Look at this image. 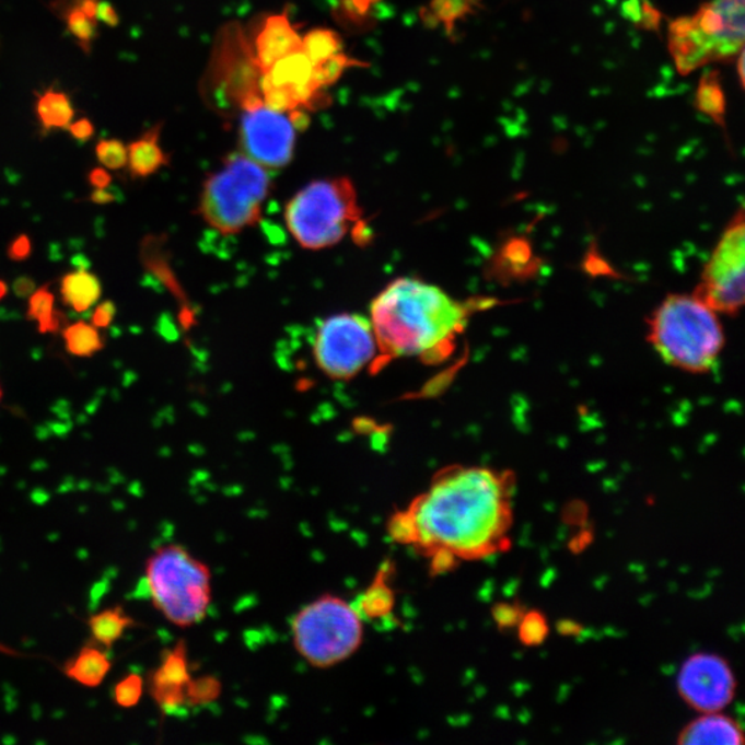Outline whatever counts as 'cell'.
<instances>
[{"label":"cell","instance_id":"37","mask_svg":"<svg viewBox=\"0 0 745 745\" xmlns=\"http://www.w3.org/2000/svg\"><path fill=\"white\" fill-rule=\"evenodd\" d=\"M68 130L77 140H89L94 135L93 125L88 119L72 120V124L68 126Z\"/></svg>","mask_w":745,"mask_h":745},{"label":"cell","instance_id":"27","mask_svg":"<svg viewBox=\"0 0 745 745\" xmlns=\"http://www.w3.org/2000/svg\"><path fill=\"white\" fill-rule=\"evenodd\" d=\"M479 4V0H432L427 20L445 25L447 34H452L457 21L473 14Z\"/></svg>","mask_w":745,"mask_h":745},{"label":"cell","instance_id":"28","mask_svg":"<svg viewBox=\"0 0 745 745\" xmlns=\"http://www.w3.org/2000/svg\"><path fill=\"white\" fill-rule=\"evenodd\" d=\"M303 49L315 66H318L341 53V42L333 31L314 30L303 36Z\"/></svg>","mask_w":745,"mask_h":745},{"label":"cell","instance_id":"38","mask_svg":"<svg viewBox=\"0 0 745 745\" xmlns=\"http://www.w3.org/2000/svg\"><path fill=\"white\" fill-rule=\"evenodd\" d=\"M621 14L633 25H638L642 18V0H626L621 7Z\"/></svg>","mask_w":745,"mask_h":745},{"label":"cell","instance_id":"16","mask_svg":"<svg viewBox=\"0 0 745 745\" xmlns=\"http://www.w3.org/2000/svg\"><path fill=\"white\" fill-rule=\"evenodd\" d=\"M301 45H303V38L290 23L288 15L275 14L264 21L252 50L258 68L264 72L275 61L300 49Z\"/></svg>","mask_w":745,"mask_h":745},{"label":"cell","instance_id":"32","mask_svg":"<svg viewBox=\"0 0 745 745\" xmlns=\"http://www.w3.org/2000/svg\"><path fill=\"white\" fill-rule=\"evenodd\" d=\"M221 691V686L219 680L214 678H194L189 680L187 695H185V701L187 706L199 707L208 705L219 697Z\"/></svg>","mask_w":745,"mask_h":745},{"label":"cell","instance_id":"30","mask_svg":"<svg viewBox=\"0 0 745 745\" xmlns=\"http://www.w3.org/2000/svg\"><path fill=\"white\" fill-rule=\"evenodd\" d=\"M96 156L105 171L116 172L128 167V145L124 141L116 139L100 140L96 147Z\"/></svg>","mask_w":745,"mask_h":745},{"label":"cell","instance_id":"22","mask_svg":"<svg viewBox=\"0 0 745 745\" xmlns=\"http://www.w3.org/2000/svg\"><path fill=\"white\" fill-rule=\"evenodd\" d=\"M389 572L391 568L384 564L372 584L359 596L357 604H353L363 618L379 620V618H385L393 613L395 594L393 586L388 583Z\"/></svg>","mask_w":745,"mask_h":745},{"label":"cell","instance_id":"4","mask_svg":"<svg viewBox=\"0 0 745 745\" xmlns=\"http://www.w3.org/2000/svg\"><path fill=\"white\" fill-rule=\"evenodd\" d=\"M144 579L153 607L178 628H191L208 616L213 575L205 562L178 544L156 548L147 559Z\"/></svg>","mask_w":745,"mask_h":745},{"label":"cell","instance_id":"1","mask_svg":"<svg viewBox=\"0 0 745 745\" xmlns=\"http://www.w3.org/2000/svg\"><path fill=\"white\" fill-rule=\"evenodd\" d=\"M515 474L484 465H449L387 522L391 540L414 548L432 574L509 551Z\"/></svg>","mask_w":745,"mask_h":745},{"label":"cell","instance_id":"6","mask_svg":"<svg viewBox=\"0 0 745 745\" xmlns=\"http://www.w3.org/2000/svg\"><path fill=\"white\" fill-rule=\"evenodd\" d=\"M271 187L268 168L242 152L232 153L219 171L206 178L198 213L220 234H241L260 223Z\"/></svg>","mask_w":745,"mask_h":745},{"label":"cell","instance_id":"3","mask_svg":"<svg viewBox=\"0 0 745 745\" xmlns=\"http://www.w3.org/2000/svg\"><path fill=\"white\" fill-rule=\"evenodd\" d=\"M648 341L671 368L711 372L725 347L720 314L691 294H668L648 319Z\"/></svg>","mask_w":745,"mask_h":745},{"label":"cell","instance_id":"18","mask_svg":"<svg viewBox=\"0 0 745 745\" xmlns=\"http://www.w3.org/2000/svg\"><path fill=\"white\" fill-rule=\"evenodd\" d=\"M110 670H113V662L105 652V648L93 642L82 647L75 656L68 660L62 667V673L78 685L94 689L103 684Z\"/></svg>","mask_w":745,"mask_h":745},{"label":"cell","instance_id":"12","mask_svg":"<svg viewBox=\"0 0 745 745\" xmlns=\"http://www.w3.org/2000/svg\"><path fill=\"white\" fill-rule=\"evenodd\" d=\"M676 689L691 710L718 712L733 701L737 680L725 659L713 653H697L682 664Z\"/></svg>","mask_w":745,"mask_h":745},{"label":"cell","instance_id":"39","mask_svg":"<svg viewBox=\"0 0 745 745\" xmlns=\"http://www.w3.org/2000/svg\"><path fill=\"white\" fill-rule=\"evenodd\" d=\"M115 306L110 303H104L97 306L96 314H94L93 325L96 327H104L110 324L114 319Z\"/></svg>","mask_w":745,"mask_h":745},{"label":"cell","instance_id":"43","mask_svg":"<svg viewBox=\"0 0 745 745\" xmlns=\"http://www.w3.org/2000/svg\"><path fill=\"white\" fill-rule=\"evenodd\" d=\"M738 3L745 4V0H737Z\"/></svg>","mask_w":745,"mask_h":745},{"label":"cell","instance_id":"29","mask_svg":"<svg viewBox=\"0 0 745 745\" xmlns=\"http://www.w3.org/2000/svg\"><path fill=\"white\" fill-rule=\"evenodd\" d=\"M517 637L525 647H540L548 638L547 617L542 612L525 610L516 626Z\"/></svg>","mask_w":745,"mask_h":745},{"label":"cell","instance_id":"24","mask_svg":"<svg viewBox=\"0 0 745 745\" xmlns=\"http://www.w3.org/2000/svg\"><path fill=\"white\" fill-rule=\"evenodd\" d=\"M695 107L726 131V96L720 72L712 70L702 73L696 90Z\"/></svg>","mask_w":745,"mask_h":745},{"label":"cell","instance_id":"36","mask_svg":"<svg viewBox=\"0 0 745 745\" xmlns=\"http://www.w3.org/2000/svg\"><path fill=\"white\" fill-rule=\"evenodd\" d=\"M97 19L100 23L107 24L110 28L119 24V15L113 4L102 0L98 4Z\"/></svg>","mask_w":745,"mask_h":745},{"label":"cell","instance_id":"21","mask_svg":"<svg viewBox=\"0 0 745 745\" xmlns=\"http://www.w3.org/2000/svg\"><path fill=\"white\" fill-rule=\"evenodd\" d=\"M51 10L65 21L68 33L84 53L92 50L93 40L98 35V21L88 14L79 0H56Z\"/></svg>","mask_w":745,"mask_h":745},{"label":"cell","instance_id":"14","mask_svg":"<svg viewBox=\"0 0 745 745\" xmlns=\"http://www.w3.org/2000/svg\"><path fill=\"white\" fill-rule=\"evenodd\" d=\"M191 679L187 644L182 641L163 654L160 667L148 679V690L162 712L173 713L187 706L185 695Z\"/></svg>","mask_w":745,"mask_h":745},{"label":"cell","instance_id":"44","mask_svg":"<svg viewBox=\"0 0 745 745\" xmlns=\"http://www.w3.org/2000/svg\"><path fill=\"white\" fill-rule=\"evenodd\" d=\"M0 400H2V388H0Z\"/></svg>","mask_w":745,"mask_h":745},{"label":"cell","instance_id":"34","mask_svg":"<svg viewBox=\"0 0 745 745\" xmlns=\"http://www.w3.org/2000/svg\"><path fill=\"white\" fill-rule=\"evenodd\" d=\"M53 299L49 293L40 292L31 300V316L42 326L51 324Z\"/></svg>","mask_w":745,"mask_h":745},{"label":"cell","instance_id":"25","mask_svg":"<svg viewBox=\"0 0 745 745\" xmlns=\"http://www.w3.org/2000/svg\"><path fill=\"white\" fill-rule=\"evenodd\" d=\"M40 128L45 131L68 129L75 118V109L68 94L58 92L56 89H47L38 97L35 105Z\"/></svg>","mask_w":745,"mask_h":745},{"label":"cell","instance_id":"42","mask_svg":"<svg viewBox=\"0 0 745 745\" xmlns=\"http://www.w3.org/2000/svg\"><path fill=\"white\" fill-rule=\"evenodd\" d=\"M737 61V73H738V79H740V86L744 89L745 84V77H744V49L738 53V56L736 57Z\"/></svg>","mask_w":745,"mask_h":745},{"label":"cell","instance_id":"10","mask_svg":"<svg viewBox=\"0 0 745 745\" xmlns=\"http://www.w3.org/2000/svg\"><path fill=\"white\" fill-rule=\"evenodd\" d=\"M305 115L278 113L266 104L240 114V152L269 172L279 171L292 161L298 129Z\"/></svg>","mask_w":745,"mask_h":745},{"label":"cell","instance_id":"26","mask_svg":"<svg viewBox=\"0 0 745 745\" xmlns=\"http://www.w3.org/2000/svg\"><path fill=\"white\" fill-rule=\"evenodd\" d=\"M67 351L79 358H90L103 350L104 342L98 327L77 322L65 330Z\"/></svg>","mask_w":745,"mask_h":745},{"label":"cell","instance_id":"17","mask_svg":"<svg viewBox=\"0 0 745 745\" xmlns=\"http://www.w3.org/2000/svg\"><path fill=\"white\" fill-rule=\"evenodd\" d=\"M678 744L742 745L744 732L740 723L723 711L706 712L682 729Z\"/></svg>","mask_w":745,"mask_h":745},{"label":"cell","instance_id":"9","mask_svg":"<svg viewBox=\"0 0 745 745\" xmlns=\"http://www.w3.org/2000/svg\"><path fill=\"white\" fill-rule=\"evenodd\" d=\"M744 211L740 208L708 258L695 294L720 315H736L744 305Z\"/></svg>","mask_w":745,"mask_h":745},{"label":"cell","instance_id":"40","mask_svg":"<svg viewBox=\"0 0 745 745\" xmlns=\"http://www.w3.org/2000/svg\"><path fill=\"white\" fill-rule=\"evenodd\" d=\"M90 183H92L93 187L96 189H107L110 183L108 171H105L104 167L93 171L92 174H90Z\"/></svg>","mask_w":745,"mask_h":745},{"label":"cell","instance_id":"15","mask_svg":"<svg viewBox=\"0 0 745 745\" xmlns=\"http://www.w3.org/2000/svg\"><path fill=\"white\" fill-rule=\"evenodd\" d=\"M668 49L676 70L684 77L712 62L715 56V46L696 28L691 18L671 21Z\"/></svg>","mask_w":745,"mask_h":745},{"label":"cell","instance_id":"19","mask_svg":"<svg viewBox=\"0 0 745 745\" xmlns=\"http://www.w3.org/2000/svg\"><path fill=\"white\" fill-rule=\"evenodd\" d=\"M162 125L153 126L139 139L128 145V171L131 177L147 178L161 171L168 163V156L161 147Z\"/></svg>","mask_w":745,"mask_h":745},{"label":"cell","instance_id":"41","mask_svg":"<svg viewBox=\"0 0 745 745\" xmlns=\"http://www.w3.org/2000/svg\"><path fill=\"white\" fill-rule=\"evenodd\" d=\"M93 202H96L98 205H104L108 202H113L114 197L110 195L107 189H96V191L93 193Z\"/></svg>","mask_w":745,"mask_h":745},{"label":"cell","instance_id":"23","mask_svg":"<svg viewBox=\"0 0 745 745\" xmlns=\"http://www.w3.org/2000/svg\"><path fill=\"white\" fill-rule=\"evenodd\" d=\"M61 298L70 309L84 313L102 298V283L93 273L79 269L62 278Z\"/></svg>","mask_w":745,"mask_h":745},{"label":"cell","instance_id":"8","mask_svg":"<svg viewBox=\"0 0 745 745\" xmlns=\"http://www.w3.org/2000/svg\"><path fill=\"white\" fill-rule=\"evenodd\" d=\"M376 336L366 316L338 314L325 319L315 333L314 358L321 372L348 382L376 361Z\"/></svg>","mask_w":745,"mask_h":745},{"label":"cell","instance_id":"11","mask_svg":"<svg viewBox=\"0 0 745 745\" xmlns=\"http://www.w3.org/2000/svg\"><path fill=\"white\" fill-rule=\"evenodd\" d=\"M264 104L278 113L305 115L321 96L315 62L300 49L275 61L263 72L260 83Z\"/></svg>","mask_w":745,"mask_h":745},{"label":"cell","instance_id":"31","mask_svg":"<svg viewBox=\"0 0 745 745\" xmlns=\"http://www.w3.org/2000/svg\"><path fill=\"white\" fill-rule=\"evenodd\" d=\"M145 682L139 674H129L116 684L114 689V701L120 708H133L144 695Z\"/></svg>","mask_w":745,"mask_h":745},{"label":"cell","instance_id":"35","mask_svg":"<svg viewBox=\"0 0 745 745\" xmlns=\"http://www.w3.org/2000/svg\"><path fill=\"white\" fill-rule=\"evenodd\" d=\"M663 14L657 8H654L649 0H642V18L637 25L638 28L652 31L659 33L660 25H662Z\"/></svg>","mask_w":745,"mask_h":745},{"label":"cell","instance_id":"13","mask_svg":"<svg viewBox=\"0 0 745 745\" xmlns=\"http://www.w3.org/2000/svg\"><path fill=\"white\" fill-rule=\"evenodd\" d=\"M691 19L696 28L715 46L713 61L736 60L744 49V4L737 0H715L701 4Z\"/></svg>","mask_w":745,"mask_h":745},{"label":"cell","instance_id":"33","mask_svg":"<svg viewBox=\"0 0 745 745\" xmlns=\"http://www.w3.org/2000/svg\"><path fill=\"white\" fill-rule=\"evenodd\" d=\"M523 613H525V609L521 605L511 604V602H500V604L493 606L491 617H493L496 626L500 630H511V628H516Z\"/></svg>","mask_w":745,"mask_h":745},{"label":"cell","instance_id":"20","mask_svg":"<svg viewBox=\"0 0 745 745\" xmlns=\"http://www.w3.org/2000/svg\"><path fill=\"white\" fill-rule=\"evenodd\" d=\"M136 626L135 618L130 617L119 605L94 613L88 620V628L93 642L105 649L113 648L130 628Z\"/></svg>","mask_w":745,"mask_h":745},{"label":"cell","instance_id":"7","mask_svg":"<svg viewBox=\"0 0 745 745\" xmlns=\"http://www.w3.org/2000/svg\"><path fill=\"white\" fill-rule=\"evenodd\" d=\"M290 628L295 652L321 670L347 662L361 649L364 638V618L356 605L333 594L301 607Z\"/></svg>","mask_w":745,"mask_h":745},{"label":"cell","instance_id":"5","mask_svg":"<svg viewBox=\"0 0 745 745\" xmlns=\"http://www.w3.org/2000/svg\"><path fill=\"white\" fill-rule=\"evenodd\" d=\"M284 223L301 247L325 251L363 229V211L350 178L316 179L305 185L284 209Z\"/></svg>","mask_w":745,"mask_h":745},{"label":"cell","instance_id":"2","mask_svg":"<svg viewBox=\"0 0 745 745\" xmlns=\"http://www.w3.org/2000/svg\"><path fill=\"white\" fill-rule=\"evenodd\" d=\"M490 305L491 300L459 301L417 278L396 279L370 305L369 319L379 348L374 364L382 366L399 358L445 361L469 318Z\"/></svg>","mask_w":745,"mask_h":745}]
</instances>
